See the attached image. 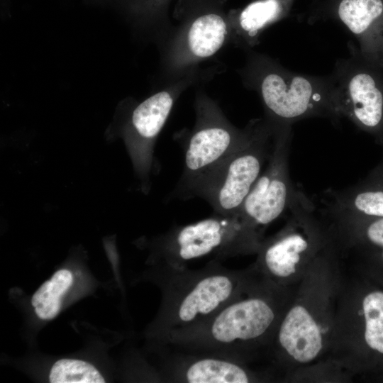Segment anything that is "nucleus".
Instances as JSON below:
<instances>
[{"label": "nucleus", "mask_w": 383, "mask_h": 383, "mask_svg": "<svg viewBox=\"0 0 383 383\" xmlns=\"http://www.w3.org/2000/svg\"><path fill=\"white\" fill-rule=\"evenodd\" d=\"M165 272L162 340L199 325L252 289L245 272L226 269L219 260H210L199 270L165 268Z\"/></svg>", "instance_id": "obj_1"}, {"label": "nucleus", "mask_w": 383, "mask_h": 383, "mask_svg": "<svg viewBox=\"0 0 383 383\" xmlns=\"http://www.w3.org/2000/svg\"><path fill=\"white\" fill-rule=\"evenodd\" d=\"M243 295L199 325L174 333L162 340L175 350L243 362L246 350L267 335L277 316L268 298L251 291L247 297Z\"/></svg>", "instance_id": "obj_2"}, {"label": "nucleus", "mask_w": 383, "mask_h": 383, "mask_svg": "<svg viewBox=\"0 0 383 383\" xmlns=\"http://www.w3.org/2000/svg\"><path fill=\"white\" fill-rule=\"evenodd\" d=\"M277 123L255 120L248 140L193 183L181 199L199 197L214 213H238L271 152Z\"/></svg>", "instance_id": "obj_3"}, {"label": "nucleus", "mask_w": 383, "mask_h": 383, "mask_svg": "<svg viewBox=\"0 0 383 383\" xmlns=\"http://www.w3.org/2000/svg\"><path fill=\"white\" fill-rule=\"evenodd\" d=\"M261 231L238 213L213 215L173 227L159 245L165 268L183 269L189 262L211 257L219 260L258 252Z\"/></svg>", "instance_id": "obj_4"}, {"label": "nucleus", "mask_w": 383, "mask_h": 383, "mask_svg": "<svg viewBox=\"0 0 383 383\" xmlns=\"http://www.w3.org/2000/svg\"><path fill=\"white\" fill-rule=\"evenodd\" d=\"M262 65L257 88L270 121L292 126L310 117L340 118L331 76L302 74L272 62Z\"/></svg>", "instance_id": "obj_5"}, {"label": "nucleus", "mask_w": 383, "mask_h": 383, "mask_svg": "<svg viewBox=\"0 0 383 383\" xmlns=\"http://www.w3.org/2000/svg\"><path fill=\"white\" fill-rule=\"evenodd\" d=\"M338 113L383 148V66L359 50L339 61L331 75Z\"/></svg>", "instance_id": "obj_6"}, {"label": "nucleus", "mask_w": 383, "mask_h": 383, "mask_svg": "<svg viewBox=\"0 0 383 383\" xmlns=\"http://www.w3.org/2000/svg\"><path fill=\"white\" fill-rule=\"evenodd\" d=\"M252 129V122L238 129L212 104L200 103L196 126L184 145L183 172L173 196L181 199L193 183L241 146Z\"/></svg>", "instance_id": "obj_7"}, {"label": "nucleus", "mask_w": 383, "mask_h": 383, "mask_svg": "<svg viewBox=\"0 0 383 383\" xmlns=\"http://www.w3.org/2000/svg\"><path fill=\"white\" fill-rule=\"evenodd\" d=\"M292 126L278 124L265 170L261 172L238 213L261 231L289 209L296 193L289 172Z\"/></svg>", "instance_id": "obj_8"}, {"label": "nucleus", "mask_w": 383, "mask_h": 383, "mask_svg": "<svg viewBox=\"0 0 383 383\" xmlns=\"http://www.w3.org/2000/svg\"><path fill=\"white\" fill-rule=\"evenodd\" d=\"M316 207L309 200L304 211L300 231L297 230V217L291 211L292 218L282 232L262 243L259 248L258 262L264 271L274 278L282 279L291 276L297 265L310 250H313V239L310 240L308 233L305 234L314 218Z\"/></svg>", "instance_id": "obj_9"}, {"label": "nucleus", "mask_w": 383, "mask_h": 383, "mask_svg": "<svg viewBox=\"0 0 383 383\" xmlns=\"http://www.w3.org/2000/svg\"><path fill=\"white\" fill-rule=\"evenodd\" d=\"M327 10L355 37L360 54L383 66V0H331Z\"/></svg>", "instance_id": "obj_10"}, {"label": "nucleus", "mask_w": 383, "mask_h": 383, "mask_svg": "<svg viewBox=\"0 0 383 383\" xmlns=\"http://www.w3.org/2000/svg\"><path fill=\"white\" fill-rule=\"evenodd\" d=\"M168 379L184 383H248L252 374L242 361L223 356L173 350Z\"/></svg>", "instance_id": "obj_11"}, {"label": "nucleus", "mask_w": 383, "mask_h": 383, "mask_svg": "<svg viewBox=\"0 0 383 383\" xmlns=\"http://www.w3.org/2000/svg\"><path fill=\"white\" fill-rule=\"evenodd\" d=\"M325 194L323 210L332 216L383 217V158L356 184L339 191L328 190Z\"/></svg>", "instance_id": "obj_12"}, {"label": "nucleus", "mask_w": 383, "mask_h": 383, "mask_svg": "<svg viewBox=\"0 0 383 383\" xmlns=\"http://www.w3.org/2000/svg\"><path fill=\"white\" fill-rule=\"evenodd\" d=\"M162 91L140 103L133 111L131 124L136 135L133 155L140 172L146 173L151 161V144L172 111L175 94Z\"/></svg>", "instance_id": "obj_13"}, {"label": "nucleus", "mask_w": 383, "mask_h": 383, "mask_svg": "<svg viewBox=\"0 0 383 383\" xmlns=\"http://www.w3.org/2000/svg\"><path fill=\"white\" fill-rule=\"evenodd\" d=\"M279 347L301 363L315 359L322 348V335L318 326L302 306L292 308L282 320L277 332Z\"/></svg>", "instance_id": "obj_14"}, {"label": "nucleus", "mask_w": 383, "mask_h": 383, "mask_svg": "<svg viewBox=\"0 0 383 383\" xmlns=\"http://www.w3.org/2000/svg\"><path fill=\"white\" fill-rule=\"evenodd\" d=\"M295 0H257L248 4L240 13V33L249 43L270 24L288 15Z\"/></svg>", "instance_id": "obj_15"}, {"label": "nucleus", "mask_w": 383, "mask_h": 383, "mask_svg": "<svg viewBox=\"0 0 383 383\" xmlns=\"http://www.w3.org/2000/svg\"><path fill=\"white\" fill-rule=\"evenodd\" d=\"M226 33L222 17L214 13L203 15L193 22L188 32L189 50L196 57H210L221 48Z\"/></svg>", "instance_id": "obj_16"}, {"label": "nucleus", "mask_w": 383, "mask_h": 383, "mask_svg": "<svg viewBox=\"0 0 383 383\" xmlns=\"http://www.w3.org/2000/svg\"><path fill=\"white\" fill-rule=\"evenodd\" d=\"M73 282L72 272L66 269L57 271L42 284L31 299L36 315L43 320L55 318L60 311L62 298Z\"/></svg>", "instance_id": "obj_17"}, {"label": "nucleus", "mask_w": 383, "mask_h": 383, "mask_svg": "<svg viewBox=\"0 0 383 383\" xmlns=\"http://www.w3.org/2000/svg\"><path fill=\"white\" fill-rule=\"evenodd\" d=\"M364 340L367 347L383 355V291L372 290L362 302Z\"/></svg>", "instance_id": "obj_18"}, {"label": "nucleus", "mask_w": 383, "mask_h": 383, "mask_svg": "<svg viewBox=\"0 0 383 383\" xmlns=\"http://www.w3.org/2000/svg\"><path fill=\"white\" fill-rule=\"evenodd\" d=\"M51 383H104L105 379L91 363L63 358L55 362L49 374Z\"/></svg>", "instance_id": "obj_19"}, {"label": "nucleus", "mask_w": 383, "mask_h": 383, "mask_svg": "<svg viewBox=\"0 0 383 383\" xmlns=\"http://www.w3.org/2000/svg\"><path fill=\"white\" fill-rule=\"evenodd\" d=\"M333 217H335L343 226L348 227L356 240L373 249L383 250V217L374 218Z\"/></svg>", "instance_id": "obj_20"}]
</instances>
